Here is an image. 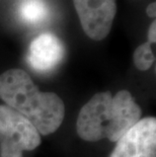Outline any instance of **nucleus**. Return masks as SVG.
Masks as SVG:
<instances>
[{
    "mask_svg": "<svg viewBox=\"0 0 156 157\" xmlns=\"http://www.w3.org/2000/svg\"><path fill=\"white\" fill-rule=\"evenodd\" d=\"M142 109L128 90L112 96L109 92L94 94L79 112L76 129L85 141L105 138L117 142L141 120Z\"/></svg>",
    "mask_w": 156,
    "mask_h": 157,
    "instance_id": "f257e3e1",
    "label": "nucleus"
},
{
    "mask_svg": "<svg viewBox=\"0 0 156 157\" xmlns=\"http://www.w3.org/2000/svg\"><path fill=\"white\" fill-rule=\"evenodd\" d=\"M0 98L36 127L50 135L61 126L65 105L54 92H42L22 69H9L0 75Z\"/></svg>",
    "mask_w": 156,
    "mask_h": 157,
    "instance_id": "f03ea898",
    "label": "nucleus"
},
{
    "mask_svg": "<svg viewBox=\"0 0 156 157\" xmlns=\"http://www.w3.org/2000/svg\"><path fill=\"white\" fill-rule=\"evenodd\" d=\"M41 144L36 127L19 113L7 105H0V156L24 157Z\"/></svg>",
    "mask_w": 156,
    "mask_h": 157,
    "instance_id": "7ed1b4c3",
    "label": "nucleus"
},
{
    "mask_svg": "<svg viewBox=\"0 0 156 157\" xmlns=\"http://www.w3.org/2000/svg\"><path fill=\"white\" fill-rule=\"evenodd\" d=\"M85 35L94 41L105 39L117 13L116 0H73Z\"/></svg>",
    "mask_w": 156,
    "mask_h": 157,
    "instance_id": "20e7f679",
    "label": "nucleus"
},
{
    "mask_svg": "<svg viewBox=\"0 0 156 157\" xmlns=\"http://www.w3.org/2000/svg\"><path fill=\"white\" fill-rule=\"evenodd\" d=\"M156 119H141L117 141L109 157H155Z\"/></svg>",
    "mask_w": 156,
    "mask_h": 157,
    "instance_id": "39448f33",
    "label": "nucleus"
},
{
    "mask_svg": "<svg viewBox=\"0 0 156 157\" xmlns=\"http://www.w3.org/2000/svg\"><path fill=\"white\" fill-rule=\"evenodd\" d=\"M65 54L64 45L60 39L52 34H43L31 43L28 61L38 72L52 71L62 62Z\"/></svg>",
    "mask_w": 156,
    "mask_h": 157,
    "instance_id": "423d86ee",
    "label": "nucleus"
},
{
    "mask_svg": "<svg viewBox=\"0 0 156 157\" xmlns=\"http://www.w3.org/2000/svg\"><path fill=\"white\" fill-rule=\"evenodd\" d=\"M48 5L45 0H21L18 6L21 18L29 25H38L48 16Z\"/></svg>",
    "mask_w": 156,
    "mask_h": 157,
    "instance_id": "0eeeda50",
    "label": "nucleus"
},
{
    "mask_svg": "<svg viewBox=\"0 0 156 157\" xmlns=\"http://www.w3.org/2000/svg\"><path fill=\"white\" fill-rule=\"evenodd\" d=\"M133 59H134L136 68L140 71H146L149 68H151L152 64L155 61V56L152 52L151 43L147 42L139 46L135 50Z\"/></svg>",
    "mask_w": 156,
    "mask_h": 157,
    "instance_id": "6e6552de",
    "label": "nucleus"
},
{
    "mask_svg": "<svg viewBox=\"0 0 156 157\" xmlns=\"http://www.w3.org/2000/svg\"><path fill=\"white\" fill-rule=\"evenodd\" d=\"M148 40L149 43L151 44H154L156 42V21H153L150 25V28H149L148 31Z\"/></svg>",
    "mask_w": 156,
    "mask_h": 157,
    "instance_id": "1a4fd4ad",
    "label": "nucleus"
},
{
    "mask_svg": "<svg viewBox=\"0 0 156 157\" xmlns=\"http://www.w3.org/2000/svg\"><path fill=\"white\" fill-rule=\"evenodd\" d=\"M146 13H147V15L149 17H152V18L155 17L156 16V3L155 2H152L147 6V8H146Z\"/></svg>",
    "mask_w": 156,
    "mask_h": 157,
    "instance_id": "9d476101",
    "label": "nucleus"
}]
</instances>
